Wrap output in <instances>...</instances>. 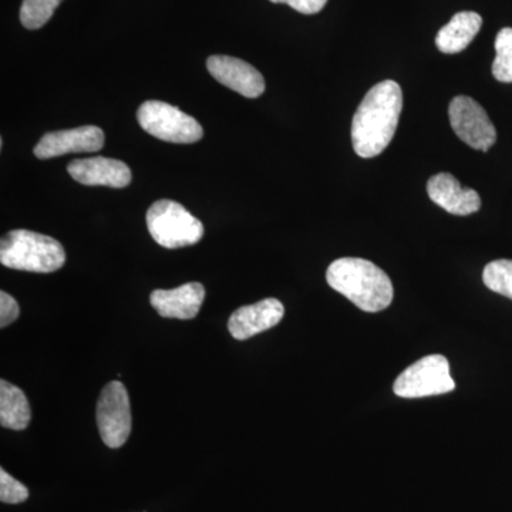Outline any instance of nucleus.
Wrapping results in <instances>:
<instances>
[{"instance_id":"f257e3e1","label":"nucleus","mask_w":512,"mask_h":512,"mask_svg":"<svg viewBox=\"0 0 512 512\" xmlns=\"http://www.w3.org/2000/svg\"><path fill=\"white\" fill-rule=\"evenodd\" d=\"M403 110L399 83L384 80L367 92L352 121V143L357 156L373 158L392 143Z\"/></svg>"},{"instance_id":"f03ea898","label":"nucleus","mask_w":512,"mask_h":512,"mask_svg":"<svg viewBox=\"0 0 512 512\" xmlns=\"http://www.w3.org/2000/svg\"><path fill=\"white\" fill-rule=\"evenodd\" d=\"M326 281L330 288L365 312L384 311L393 301L394 289L389 275L367 259H336L326 272Z\"/></svg>"},{"instance_id":"7ed1b4c3","label":"nucleus","mask_w":512,"mask_h":512,"mask_svg":"<svg viewBox=\"0 0 512 512\" xmlns=\"http://www.w3.org/2000/svg\"><path fill=\"white\" fill-rule=\"evenodd\" d=\"M0 262L16 271L52 274L66 262V252L55 238L28 229H15L0 241Z\"/></svg>"},{"instance_id":"20e7f679","label":"nucleus","mask_w":512,"mask_h":512,"mask_svg":"<svg viewBox=\"0 0 512 512\" xmlns=\"http://www.w3.org/2000/svg\"><path fill=\"white\" fill-rule=\"evenodd\" d=\"M146 221L151 237L167 249L191 247L204 235L202 222L171 200L154 202L147 211Z\"/></svg>"},{"instance_id":"39448f33","label":"nucleus","mask_w":512,"mask_h":512,"mask_svg":"<svg viewBox=\"0 0 512 512\" xmlns=\"http://www.w3.org/2000/svg\"><path fill=\"white\" fill-rule=\"evenodd\" d=\"M137 120L150 136L167 143L192 144L204 136L201 124L194 117L164 101L148 100L141 104Z\"/></svg>"},{"instance_id":"423d86ee","label":"nucleus","mask_w":512,"mask_h":512,"mask_svg":"<svg viewBox=\"0 0 512 512\" xmlns=\"http://www.w3.org/2000/svg\"><path fill=\"white\" fill-rule=\"evenodd\" d=\"M456 389L450 375V365L446 357L431 355L413 363L397 377L394 393L403 399H420V397L439 396Z\"/></svg>"},{"instance_id":"0eeeda50","label":"nucleus","mask_w":512,"mask_h":512,"mask_svg":"<svg viewBox=\"0 0 512 512\" xmlns=\"http://www.w3.org/2000/svg\"><path fill=\"white\" fill-rule=\"evenodd\" d=\"M97 427L103 443L110 448L126 444L131 433V407L126 386L119 380L101 390L96 410Z\"/></svg>"},{"instance_id":"6e6552de","label":"nucleus","mask_w":512,"mask_h":512,"mask_svg":"<svg viewBox=\"0 0 512 512\" xmlns=\"http://www.w3.org/2000/svg\"><path fill=\"white\" fill-rule=\"evenodd\" d=\"M451 128L461 141L474 150L488 151L497 141V130L487 111L476 100L457 96L448 107Z\"/></svg>"},{"instance_id":"1a4fd4ad","label":"nucleus","mask_w":512,"mask_h":512,"mask_svg":"<svg viewBox=\"0 0 512 512\" xmlns=\"http://www.w3.org/2000/svg\"><path fill=\"white\" fill-rule=\"evenodd\" d=\"M103 146V130L96 126H83L45 134L33 153L40 160H49L70 153H97Z\"/></svg>"},{"instance_id":"9d476101","label":"nucleus","mask_w":512,"mask_h":512,"mask_svg":"<svg viewBox=\"0 0 512 512\" xmlns=\"http://www.w3.org/2000/svg\"><path fill=\"white\" fill-rule=\"evenodd\" d=\"M207 69L217 82L248 99H258L265 92L264 76L251 64L231 56H211Z\"/></svg>"},{"instance_id":"9b49d317","label":"nucleus","mask_w":512,"mask_h":512,"mask_svg":"<svg viewBox=\"0 0 512 512\" xmlns=\"http://www.w3.org/2000/svg\"><path fill=\"white\" fill-rule=\"evenodd\" d=\"M284 315V305L275 298L264 299L254 305L242 306L229 318V333L232 338L237 340L251 339L258 333L274 328L281 322Z\"/></svg>"},{"instance_id":"f8f14e48","label":"nucleus","mask_w":512,"mask_h":512,"mask_svg":"<svg viewBox=\"0 0 512 512\" xmlns=\"http://www.w3.org/2000/svg\"><path fill=\"white\" fill-rule=\"evenodd\" d=\"M427 192H429L430 200L447 211L448 214L466 217L481 208V198L478 192L463 187L454 175L448 173L433 175L427 181Z\"/></svg>"},{"instance_id":"ddd939ff","label":"nucleus","mask_w":512,"mask_h":512,"mask_svg":"<svg viewBox=\"0 0 512 512\" xmlns=\"http://www.w3.org/2000/svg\"><path fill=\"white\" fill-rule=\"evenodd\" d=\"M74 181L83 185H104L124 188L131 183V170L126 163L114 158L92 157L74 160L67 165Z\"/></svg>"},{"instance_id":"4468645a","label":"nucleus","mask_w":512,"mask_h":512,"mask_svg":"<svg viewBox=\"0 0 512 512\" xmlns=\"http://www.w3.org/2000/svg\"><path fill=\"white\" fill-rule=\"evenodd\" d=\"M204 299V286L198 282H190L171 291L157 289L151 293L150 301L158 315L163 318L190 320L200 313Z\"/></svg>"},{"instance_id":"2eb2a0df","label":"nucleus","mask_w":512,"mask_h":512,"mask_svg":"<svg viewBox=\"0 0 512 512\" xmlns=\"http://www.w3.org/2000/svg\"><path fill=\"white\" fill-rule=\"evenodd\" d=\"M483 26V18L476 12H460L451 18L436 36V46L441 53L456 55L466 50Z\"/></svg>"},{"instance_id":"dca6fc26","label":"nucleus","mask_w":512,"mask_h":512,"mask_svg":"<svg viewBox=\"0 0 512 512\" xmlns=\"http://www.w3.org/2000/svg\"><path fill=\"white\" fill-rule=\"evenodd\" d=\"M32 412L28 397L15 384L0 382V424L5 429L22 431L30 424Z\"/></svg>"},{"instance_id":"f3484780","label":"nucleus","mask_w":512,"mask_h":512,"mask_svg":"<svg viewBox=\"0 0 512 512\" xmlns=\"http://www.w3.org/2000/svg\"><path fill=\"white\" fill-rule=\"evenodd\" d=\"M63 0H23L20 8V22L26 29L43 28Z\"/></svg>"},{"instance_id":"a211bd4d","label":"nucleus","mask_w":512,"mask_h":512,"mask_svg":"<svg viewBox=\"0 0 512 512\" xmlns=\"http://www.w3.org/2000/svg\"><path fill=\"white\" fill-rule=\"evenodd\" d=\"M493 76L498 82L512 83V29L504 28L495 37Z\"/></svg>"},{"instance_id":"6ab92c4d","label":"nucleus","mask_w":512,"mask_h":512,"mask_svg":"<svg viewBox=\"0 0 512 512\" xmlns=\"http://www.w3.org/2000/svg\"><path fill=\"white\" fill-rule=\"evenodd\" d=\"M483 281L488 289L512 299V261L497 259L484 268Z\"/></svg>"},{"instance_id":"aec40b11","label":"nucleus","mask_w":512,"mask_h":512,"mask_svg":"<svg viewBox=\"0 0 512 512\" xmlns=\"http://www.w3.org/2000/svg\"><path fill=\"white\" fill-rule=\"evenodd\" d=\"M28 498V487L10 476L2 468L0 470V501L5 504H20Z\"/></svg>"},{"instance_id":"412c9836","label":"nucleus","mask_w":512,"mask_h":512,"mask_svg":"<svg viewBox=\"0 0 512 512\" xmlns=\"http://www.w3.org/2000/svg\"><path fill=\"white\" fill-rule=\"evenodd\" d=\"M18 302L9 293L0 292V328L5 329L19 318Z\"/></svg>"},{"instance_id":"4be33fe9","label":"nucleus","mask_w":512,"mask_h":512,"mask_svg":"<svg viewBox=\"0 0 512 512\" xmlns=\"http://www.w3.org/2000/svg\"><path fill=\"white\" fill-rule=\"evenodd\" d=\"M269 2L284 3L303 15H315L325 8L328 0H269Z\"/></svg>"}]
</instances>
